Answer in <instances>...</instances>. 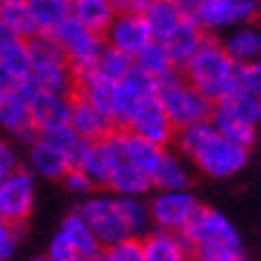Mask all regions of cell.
<instances>
[{
    "label": "cell",
    "instance_id": "cell-1",
    "mask_svg": "<svg viewBox=\"0 0 261 261\" xmlns=\"http://www.w3.org/2000/svg\"><path fill=\"white\" fill-rule=\"evenodd\" d=\"M182 232L192 242V256L201 261L245 259V245H242L238 228L216 208L197 204Z\"/></svg>",
    "mask_w": 261,
    "mask_h": 261
},
{
    "label": "cell",
    "instance_id": "cell-2",
    "mask_svg": "<svg viewBox=\"0 0 261 261\" xmlns=\"http://www.w3.org/2000/svg\"><path fill=\"white\" fill-rule=\"evenodd\" d=\"M180 72L192 87H197L214 103L238 87V63L228 56L221 39H216L214 34H206L197 53Z\"/></svg>",
    "mask_w": 261,
    "mask_h": 261
},
{
    "label": "cell",
    "instance_id": "cell-3",
    "mask_svg": "<svg viewBox=\"0 0 261 261\" xmlns=\"http://www.w3.org/2000/svg\"><path fill=\"white\" fill-rule=\"evenodd\" d=\"M156 98L168 113L175 129L197 120H208L214 113V101L206 98L197 87H192L180 70L168 72L156 80Z\"/></svg>",
    "mask_w": 261,
    "mask_h": 261
},
{
    "label": "cell",
    "instance_id": "cell-4",
    "mask_svg": "<svg viewBox=\"0 0 261 261\" xmlns=\"http://www.w3.org/2000/svg\"><path fill=\"white\" fill-rule=\"evenodd\" d=\"M194 22L206 34L228 32L238 24H249L261 19V0H204L190 10Z\"/></svg>",
    "mask_w": 261,
    "mask_h": 261
},
{
    "label": "cell",
    "instance_id": "cell-5",
    "mask_svg": "<svg viewBox=\"0 0 261 261\" xmlns=\"http://www.w3.org/2000/svg\"><path fill=\"white\" fill-rule=\"evenodd\" d=\"M153 94H156V77L144 72L139 65H132L125 77L115 82V89H113L108 113H111L115 129H127L139 111V106Z\"/></svg>",
    "mask_w": 261,
    "mask_h": 261
},
{
    "label": "cell",
    "instance_id": "cell-6",
    "mask_svg": "<svg viewBox=\"0 0 261 261\" xmlns=\"http://www.w3.org/2000/svg\"><path fill=\"white\" fill-rule=\"evenodd\" d=\"M190 161L197 166L199 173L206 175V177H211V180H228V177L238 175L240 170L247 168L249 149L230 142V139H225L223 135L216 132Z\"/></svg>",
    "mask_w": 261,
    "mask_h": 261
},
{
    "label": "cell",
    "instance_id": "cell-7",
    "mask_svg": "<svg viewBox=\"0 0 261 261\" xmlns=\"http://www.w3.org/2000/svg\"><path fill=\"white\" fill-rule=\"evenodd\" d=\"M77 214L89 223V228L94 230V235L98 238V242L103 247H108L129 235L125 216L120 211V201L115 194H94L91 192L89 199H84L77 206Z\"/></svg>",
    "mask_w": 261,
    "mask_h": 261
},
{
    "label": "cell",
    "instance_id": "cell-8",
    "mask_svg": "<svg viewBox=\"0 0 261 261\" xmlns=\"http://www.w3.org/2000/svg\"><path fill=\"white\" fill-rule=\"evenodd\" d=\"M53 39L65 50L72 72L91 70L96 65V60H98V56H101V50L106 48V36L103 34L87 29L84 24L77 22L72 15L53 32Z\"/></svg>",
    "mask_w": 261,
    "mask_h": 261
},
{
    "label": "cell",
    "instance_id": "cell-9",
    "mask_svg": "<svg viewBox=\"0 0 261 261\" xmlns=\"http://www.w3.org/2000/svg\"><path fill=\"white\" fill-rule=\"evenodd\" d=\"M36 201V182L34 173L27 168H15L0 180V218L24 225L29 221Z\"/></svg>",
    "mask_w": 261,
    "mask_h": 261
},
{
    "label": "cell",
    "instance_id": "cell-10",
    "mask_svg": "<svg viewBox=\"0 0 261 261\" xmlns=\"http://www.w3.org/2000/svg\"><path fill=\"white\" fill-rule=\"evenodd\" d=\"M199 199L194 192L187 190H156V194L149 199V211L153 228L161 230H182L194 214Z\"/></svg>",
    "mask_w": 261,
    "mask_h": 261
},
{
    "label": "cell",
    "instance_id": "cell-11",
    "mask_svg": "<svg viewBox=\"0 0 261 261\" xmlns=\"http://www.w3.org/2000/svg\"><path fill=\"white\" fill-rule=\"evenodd\" d=\"M127 129H132L135 135L144 137L146 142L163 146V149H168L173 144V137H175V125L170 122L168 113L163 111V106L159 103L156 94L149 96L139 106V111H137V115L132 118Z\"/></svg>",
    "mask_w": 261,
    "mask_h": 261
},
{
    "label": "cell",
    "instance_id": "cell-12",
    "mask_svg": "<svg viewBox=\"0 0 261 261\" xmlns=\"http://www.w3.org/2000/svg\"><path fill=\"white\" fill-rule=\"evenodd\" d=\"M70 125H72V129H74L82 139H87V142L106 139V137L115 129L111 115L80 94L70 96Z\"/></svg>",
    "mask_w": 261,
    "mask_h": 261
},
{
    "label": "cell",
    "instance_id": "cell-13",
    "mask_svg": "<svg viewBox=\"0 0 261 261\" xmlns=\"http://www.w3.org/2000/svg\"><path fill=\"white\" fill-rule=\"evenodd\" d=\"M103 36H106L108 46L120 48V50L129 53L132 58L153 39L149 27H146L144 15H129V12H118L113 17L111 27L103 32Z\"/></svg>",
    "mask_w": 261,
    "mask_h": 261
},
{
    "label": "cell",
    "instance_id": "cell-14",
    "mask_svg": "<svg viewBox=\"0 0 261 261\" xmlns=\"http://www.w3.org/2000/svg\"><path fill=\"white\" fill-rule=\"evenodd\" d=\"M144 261H182L192 256V242L182 230L151 228L142 238Z\"/></svg>",
    "mask_w": 261,
    "mask_h": 261
},
{
    "label": "cell",
    "instance_id": "cell-15",
    "mask_svg": "<svg viewBox=\"0 0 261 261\" xmlns=\"http://www.w3.org/2000/svg\"><path fill=\"white\" fill-rule=\"evenodd\" d=\"M29 98V113L32 122L39 127V132H46L50 127L70 122V96L50 94V91H32Z\"/></svg>",
    "mask_w": 261,
    "mask_h": 261
},
{
    "label": "cell",
    "instance_id": "cell-16",
    "mask_svg": "<svg viewBox=\"0 0 261 261\" xmlns=\"http://www.w3.org/2000/svg\"><path fill=\"white\" fill-rule=\"evenodd\" d=\"M204 36H206L204 29L192 17H185L173 32L163 39V46H166L168 56H170V60H173V65L177 70H182L185 65L190 63V58L197 53V48L204 41Z\"/></svg>",
    "mask_w": 261,
    "mask_h": 261
},
{
    "label": "cell",
    "instance_id": "cell-17",
    "mask_svg": "<svg viewBox=\"0 0 261 261\" xmlns=\"http://www.w3.org/2000/svg\"><path fill=\"white\" fill-rule=\"evenodd\" d=\"M221 43L238 65L254 63L261 58V27L256 22L238 24V27L228 29Z\"/></svg>",
    "mask_w": 261,
    "mask_h": 261
},
{
    "label": "cell",
    "instance_id": "cell-18",
    "mask_svg": "<svg viewBox=\"0 0 261 261\" xmlns=\"http://www.w3.org/2000/svg\"><path fill=\"white\" fill-rule=\"evenodd\" d=\"M67 168H70L67 153L46 142L43 137L29 144V170L34 175H39L43 180H60L67 173Z\"/></svg>",
    "mask_w": 261,
    "mask_h": 261
},
{
    "label": "cell",
    "instance_id": "cell-19",
    "mask_svg": "<svg viewBox=\"0 0 261 261\" xmlns=\"http://www.w3.org/2000/svg\"><path fill=\"white\" fill-rule=\"evenodd\" d=\"M60 232H63L67 242L74 247L77 252V261H94L101 259L103 245L94 235V230L89 228V223L82 218L77 211H72L70 216H65L60 223Z\"/></svg>",
    "mask_w": 261,
    "mask_h": 261
},
{
    "label": "cell",
    "instance_id": "cell-20",
    "mask_svg": "<svg viewBox=\"0 0 261 261\" xmlns=\"http://www.w3.org/2000/svg\"><path fill=\"white\" fill-rule=\"evenodd\" d=\"M120 146H122V159L132 166L142 168L144 173L151 177V173L156 170L159 161L163 159V146L146 142L144 137L135 135L132 129H120Z\"/></svg>",
    "mask_w": 261,
    "mask_h": 261
},
{
    "label": "cell",
    "instance_id": "cell-21",
    "mask_svg": "<svg viewBox=\"0 0 261 261\" xmlns=\"http://www.w3.org/2000/svg\"><path fill=\"white\" fill-rule=\"evenodd\" d=\"M214 108L225 113V115H230V118L242 120L247 125L261 127V98L242 87H235L230 94L218 98V101L214 103Z\"/></svg>",
    "mask_w": 261,
    "mask_h": 261
},
{
    "label": "cell",
    "instance_id": "cell-22",
    "mask_svg": "<svg viewBox=\"0 0 261 261\" xmlns=\"http://www.w3.org/2000/svg\"><path fill=\"white\" fill-rule=\"evenodd\" d=\"M32 122L29 113V98L22 89H10L0 94V132L8 137H15L19 129Z\"/></svg>",
    "mask_w": 261,
    "mask_h": 261
},
{
    "label": "cell",
    "instance_id": "cell-23",
    "mask_svg": "<svg viewBox=\"0 0 261 261\" xmlns=\"http://www.w3.org/2000/svg\"><path fill=\"white\" fill-rule=\"evenodd\" d=\"M151 185H153V190H187L192 185L190 168L177 151L175 153L168 149L163 151V159L151 173Z\"/></svg>",
    "mask_w": 261,
    "mask_h": 261
},
{
    "label": "cell",
    "instance_id": "cell-24",
    "mask_svg": "<svg viewBox=\"0 0 261 261\" xmlns=\"http://www.w3.org/2000/svg\"><path fill=\"white\" fill-rule=\"evenodd\" d=\"M27 48H29L32 72L56 70V67H67L70 65L60 43L53 39V34H43V32L34 34L32 39H27Z\"/></svg>",
    "mask_w": 261,
    "mask_h": 261
},
{
    "label": "cell",
    "instance_id": "cell-25",
    "mask_svg": "<svg viewBox=\"0 0 261 261\" xmlns=\"http://www.w3.org/2000/svg\"><path fill=\"white\" fill-rule=\"evenodd\" d=\"M108 190L115 197H146L153 190V185H151V177L144 173L142 168L122 161V163L113 168L111 180H108Z\"/></svg>",
    "mask_w": 261,
    "mask_h": 261
},
{
    "label": "cell",
    "instance_id": "cell-26",
    "mask_svg": "<svg viewBox=\"0 0 261 261\" xmlns=\"http://www.w3.org/2000/svg\"><path fill=\"white\" fill-rule=\"evenodd\" d=\"M144 19H146V27H149L151 36L156 41H163L185 19V15H182V8L177 3H170V0H151V5L144 12Z\"/></svg>",
    "mask_w": 261,
    "mask_h": 261
},
{
    "label": "cell",
    "instance_id": "cell-27",
    "mask_svg": "<svg viewBox=\"0 0 261 261\" xmlns=\"http://www.w3.org/2000/svg\"><path fill=\"white\" fill-rule=\"evenodd\" d=\"M72 17L91 32L103 34L111 27L113 17L118 15L111 0H70Z\"/></svg>",
    "mask_w": 261,
    "mask_h": 261
},
{
    "label": "cell",
    "instance_id": "cell-28",
    "mask_svg": "<svg viewBox=\"0 0 261 261\" xmlns=\"http://www.w3.org/2000/svg\"><path fill=\"white\" fill-rule=\"evenodd\" d=\"M24 3L36 22V29L43 34H53L72 15L70 0H24Z\"/></svg>",
    "mask_w": 261,
    "mask_h": 261
},
{
    "label": "cell",
    "instance_id": "cell-29",
    "mask_svg": "<svg viewBox=\"0 0 261 261\" xmlns=\"http://www.w3.org/2000/svg\"><path fill=\"white\" fill-rule=\"evenodd\" d=\"M214 135H216V127L211 122V118L197 120V122H190V125H185V127H177L173 137L175 151L180 153L182 159H192Z\"/></svg>",
    "mask_w": 261,
    "mask_h": 261
},
{
    "label": "cell",
    "instance_id": "cell-30",
    "mask_svg": "<svg viewBox=\"0 0 261 261\" xmlns=\"http://www.w3.org/2000/svg\"><path fill=\"white\" fill-rule=\"evenodd\" d=\"M211 122H214L218 135H223L225 139H230V142L240 144V146H245V149H252L254 144H256V139H259V132H256L259 127L230 118V115L216 111V108H214V113H211Z\"/></svg>",
    "mask_w": 261,
    "mask_h": 261
},
{
    "label": "cell",
    "instance_id": "cell-31",
    "mask_svg": "<svg viewBox=\"0 0 261 261\" xmlns=\"http://www.w3.org/2000/svg\"><path fill=\"white\" fill-rule=\"evenodd\" d=\"M118 201H120V211H122V216H125L129 235L144 238V235L153 228L149 201H146L144 197H118Z\"/></svg>",
    "mask_w": 261,
    "mask_h": 261
},
{
    "label": "cell",
    "instance_id": "cell-32",
    "mask_svg": "<svg viewBox=\"0 0 261 261\" xmlns=\"http://www.w3.org/2000/svg\"><path fill=\"white\" fill-rule=\"evenodd\" d=\"M135 65H139L144 72H149L151 77H156V80L163 77V74H168V72L177 70V67L173 65V60H170V56H168L163 41H156V39H151L149 43L137 53Z\"/></svg>",
    "mask_w": 261,
    "mask_h": 261
},
{
    "label": "cell",
    "instance_id": "cell-33",
    "mask_svg": "<svg viewBox=\"0 0 261 261\" xmlns=\"http://www.w3.org/2000/svg\"><path fill=\"white\" fill-rule=\"evenodd\" d=\"M0 19L8 24V29L15 34L17 39H32L34 34H39L36 29V22H34L32 12L27 8L24 0H17V3H8V5H0Z\"/></svg>",
    "mask_w": 261,
    "mask_h": 261
},
{
    "label": "cell",
    "instance_id": "cell-34",
    "mask_svg": "<svg viewBox=\"0 0 261 261\" xmlns=\"http://www.w3.org/2000/svg\"><path fill=\"white\" fill-rule=\"evenodd\" d=\"M132 65H135V58L129 56V53L106 43V48L101 50V56H98V60H96V65H94V70L98 72L101 77H106V80L118 82L120 77H125L127 70H129Z\"/></svg>",
    "mask_w": 261,
    "mask_h": 261
},
{
    "label": "cell",
    "instance_id": "cell-35",
    "mask_svg": "<svg viewBox=\"0 0 261 261\" xmlns=\"http://www.w3.org/2000/svg\"><path fill=\"white\" fill-rule=\"evenodd\" d=\"M0 65L8 72H12L17 80L22 82L32 72V60H29V48L24 39H15L5 48H0Z\"/></svg>",
    "mask_w": 261,
    "mask_h": 261
},
{
    "label": "cell",
    "instance_id": "cell-36",
    "mask_svg": "<svg viewBox=\"0 0 261 261\" xmlns=\"http://www.w3.org/2000/svg\"><path fill=\"white\" fill-rule=\"evenodd\" d=\"M101 259H108V261H144L142 238L127 235V238L118 240V242H113V245L103 247Z\"/></svg>",
    "mask_w": 261,
    "mask_h": 261
},
{
    "label": "cell",
    "instance_id": "cell-37",
    "mask_svg": "<svg viewBox=\"0 0 261 261\" xmlns=\"http://www.w3.org/2000/svg\"><path fill=\"white\" fill-rule=\"evenodd\" d=\"M41 137L46 139V142H50L53 146H58V149H63L65 153H67V159H70V153L74 151V146L82 142V137L72 129L70 122H65V125H58V127H50V129H46V132H41Z\"/></svg>",
    "mask_w": 261,
    "mask_h": 261
},
{
    "label": "cell",
    "instance_id": "cell-38",
    "mask_svg": "<svg viewBox=\"0 0 261 261\" xmlns=\"http://www.w3.org/2000/svg\"><path fill=\"white\" fill-rule=\"evenodd\" d=\"M24 225H15V223L0 218V259H10L15 256L19 240H22Z\"/></svg>",
    "mask_w": 261,
    "mask_h": 261
},
{
    "label": "cell",
    "instance_id": "cell-39",
    "mask_svg": "<svg viewBox=\"0 0 261 261\" xmlns=\"http://www.w3.org/2000/svg\"><path fill=\"white\" fill-rule=\"evenodd\" d=\"M60 182L67 187V192H72V194H80V197H89V194L96 190V185L91 182V177H89V175L84 173L82 168H77V166L67 168V173L60 177Z\"/></svg>",
    "mask_w": 261,
    "mask_h": 261
},
{
    "label": "cell",
    "instance_id": "cell-40",
    "mask_svg": "<svg viewBox=\"0 0 261 261\" xmlns=\"http://www.w3.org/2000/svg\"><path fill=\"white\" fill-rule=\"evenodd\" d=\"M238 87L247 89L261 98V58L254 63L238 65Z\"/></svg>",
    "mask_w": 261,
    "mask_h": 261
},
{
    "label": "cell",
    "instance_id": "cell-41",
    "mask_svg": "<svg viewBox=\"0 0 261 261\" xmlns=\"http://www.w3.org/2000/svg\"><path fill=\"white\" fill-rule=\"evenodd\" d=\"M48 259L50 261H77L74 247L67 242V238H65L60 230H58L56 238L50 240V245H48Z\"/></svg>",
    "mask_w": 261,
    "mask_h": 261
},
{
    "label": "cell",
    "instance_id": "cell-42",
    "mask_svg": "<svg viewBox=\"0 0 261 261\" xmlns=\"http://www.w3.org/2000/svg\"><path fill=\"white\" fill-rule=\"evenodd\" d=\"M15 168H19V156H17L12 142L0 135V180L12 173Z\"/></svg>",
    "mask_w": 261,
    "mask_h": 261
},
{
    "label": "cell",
    "instance_id": "cell-43",
    "mask_svg": "<svg viewBox=\"0 0 261 261\" xmlns=\"http://www.w3.org/2000/svg\"><path fill=\"white\" fill-rule=\"evenodd\" d=\"M115 12H129V15H144L151 0H111Z\"/></svg>",
    "mask_w": 261,
    "mask_h": 261
},
{
    "label": "cell",
    "instance_id": "cell-44",
    "mask_svg": "<svg viewBox=\"0 0 261 261\" xmlns=\"http://www.w3.org/2000/svg\"><path fill=\"white\" fill-rule=\"evenodd\" d=\"M17 87H19V80L0 65V94H3V91H10V89H17Z\"/></svg>",
    "mask_w": 261,
    "mask_h": 261
},
{
    "label": "cell",
    "instance_id": "cell-45",
    "mask_svg": "<svg viewBox=\"0 0 261 261\" xmlns=\"http://www.w3.org/2000/svg\"><path fill=\"white\" fill-rule=\"evenodd\" d=\"M15 39H17V36L8 29V24H5L3 19H0V48H5L8 43H12Z\"/></svg>",
    "mask_w": 261,
    "mask_h": 261
},
{
    "label": "cell",
    "instance_id": "cell-46",
    "mask_svg": "<svg viewBox=\"0 0 261 261\" xmlns=\"http://www.w3.org/2000/svg\"><path fill=\"white\" fill-rule=\"evenodd\" d=\"M197 3H204V0H182V3H180V8H182V15H185V17L190 15V10L194 8Z\"/></svg>",
    "mask_w": 261,
    "mask_h": 261
},
{
    "label": "cell",
    "instance_id": "cell-47",
    "mask_svg": "<svg viewBox=\"0 0 261 261\" xmlns=\"http://www.w3.org/2000/svg\"><path fill=\"white\" fill-rule=\"evenodd\" d=\"M8 3H17V0H0V5H8Z\"/></svg>",
    "mask_w": 261,
    "mask_h": 261
},
{
    "label": "cell",
    "instance_id": "cell-48",
    "mask_svg": "<svg viewBox=\"0 0 261 261\" xmlns=\"http://www.w3.org/2000/svg\"><path fill=\"white\" fill-rule=\"evenodd\" d=\"M170 3H177V5H180V3H182V0H170Z\"/></svg>",
    "mask_w": 261,
    "mask_h": 261
}]
</instances>
